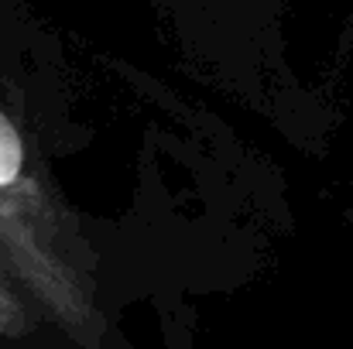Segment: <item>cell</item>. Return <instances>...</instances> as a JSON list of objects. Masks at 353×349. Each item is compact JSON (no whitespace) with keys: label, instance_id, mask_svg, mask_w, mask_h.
<instances>
[{"label":"cell","instance_id":"cell-1","mask_svg":"<svg viewBox=\"0 0 353 349\" xmlns=\"http://www.w3.org/2000/svg\"><path fill=\"white\" fill-rule=\"evenodd\" d=\"M83 72L65 31L34 0H0V257L55 315L90 322L114 274L141 264V246L196 233L172 182L182 130L148 137V165L123 216H93L65 182L90 147Z\"/></svg>","mask_w":353,"mask_h":349},{"label":"cell","instance_id":"cell-2","mask_svg":"<svg viewBox=\"0 0 353 349\" xmlns=\"http://www.w3.org/2000/svg\"><path fill=\"white\" fill-rule=\"evenodd\" d=\"M148 14L182 76L292 151L326 158L353 65V0H148Z\"/></svg>","mask_w":353,"mask_h":349},{"label":"cell","instance_id":"cell-3","mask_svg":"<svg viewBox=\"0 0 353 349\" xmlns=\"http://www.w3.org/2000/svg\"><path fill=\"white\" fill-rule=\"evenodd\" d=\"M28 302H38V298L0 257V332H21L31 326L34 315H31Z\"/></svg>","mask_w":353,"mask_h":349},{"label":"cell","instance_id":"cell-4","mask_svg":"<svg viewBox=\"0 0 353 349\" xmlns=\"http://www.w3.org/2000/svg\"><path fill=\"white\" fill-rule=\"evenodd\" d=\"M343 223H347V226H350V230H353V199H350V206L343 209Z\"/></svg>","mask_w":353,"mask_h":349}]
</instances>
